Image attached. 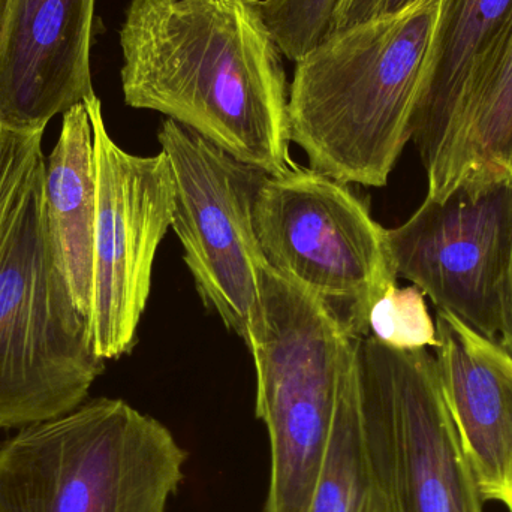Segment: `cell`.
Segmentation results:
<instances>
[{
    "instance_id": "ffe728a7",
    "label": "cell",
    "mask_w": 512,
    "mask_h": 512,
    "mask_svg": "<svg viewBox=\"0 0 512 512\" xmlns=\"http://www.w3.org/2000/svg\"><path fill=\"white\" fill-rule=\"evenodd\" d=\"M415 2L418 0H340L331 20L330 33L348 29L381 15L394 14Z\"/></svg>"
},
{
    "instance_id": "ac0fdd59",
    "label": "cell",
    "mask_w": 512,
    "mask_h": 512,
    "mask_svg": "<svg viewBox=\"0 0 512 512\" xmlns=\"http://www.w3.org/2000/svg\"><path fill=\"white\" fill-rule=\"evenodd\" d=\"M370 336L394 349L436 348V324L417 286L394 285L373 304L369 316Z\"/></svg>"
},
{
    "instance_id": "ba28073f",
    "label": "cell",
    "mask_w": 512,
    "mask_h": 512,
    "mask_svg": "<svg viewBox=\"0 0 512 512\" xmlns=\"http://www.w3.org/2000/svg\"><path fill=\"white\" fill-rule=\"evenodd\" d=\"M158 140L173 179L171 227L198 294L248 346L261 319L267 262L256 239L254 209L267 174L171 119L162 123Z\"/></svg>"
},
{
    "instance_id": "7a4b0ae2",
    "label": "cell",
    "mask_w": 512,
    "mask_h": 512,
    "mask_svg": "<svg viewBox=\"0 0 512 512\" xmlns=\"http://www.w3.org/2000/svg\"><path fill=\"white\" fill-rule=\"evenodd\" d=\"M442 0L330 33L295 62L291 143L345 185H387L420 101Z\"/></svg>"
},
{
    "instance_id": "7402d4cb",
    "label": "cell",
    "mask_w": 512,
    "mask_h": 512,
    "mask_svg": "<svg viewBox=\"0 0 512 512\" xmlns=\"http://www.w3.org/2000/svg\"><path fill=\"white\" fill-rule=\"evenodd\" d=\"M9 8H11V0H0V51L5 38L6 24H8Z\"/></svg>"
},
{
    "instance_id": "5bb4252c",
    "label": "cell",
    "mask_w": 512,
    "mask_h": 512,
    "mask_svg": "<svg viewBox=\"0 0 512 512\" xmlns=\"http://www.w3.org/2000/svg\"><path fill=\"white\" fill-rule=\"evenodd\" d=\"M44 197L57 265L75 307L87 319L92 300L96 173L92 122L84 102L63 113L59 140L45 159Z\"/></svg>"
},
{
    "instance_id": "9c48e42d",
    "label": "cell",
    "mask_w": 512,
    "mask_h": 512,
    "mask_svg": "<svg viewBox=\"0 0 512 512\" xmlns=\"http://www.w3.org/2000/svg\"><path fill=\"white\" fill-rule=\"evenodd\" d=\"M84 105L92 122L96 173L87 324L96 355L117 360L137 342L156 252L173 222V179L164 153L135 156L114 143L98 96H90Z\"/></svg>"
},
{
    "instance_id": "5b68a950",
    "label": "cell",
    "mask_w": 512,
    "mask_h": 512,
    "mask_svg": "<svg viewBox=\"0 0 512 512\" xmlns=\"http://www.w3.org/2000/svg\"><path fill=\"white\" fill-rule=\"evenodd\" d=\"M104 370L54 256L42 173L0 254V429L74 411Z\"/></svg>"
},
{
    "instance_id": "8992f818",
    "label": "cell",
    "mask_w": 512,
    "mask_h": 512,
    "mask_svg": "<svg viewBox=\"0 0 512 512\" xmlns=\"http://www.w3.org/2000/svg\"><path fill=\"white\" fill-rule=\"evenodd\" d=\"M254 224L271 270L321 303L346 333L370 336V310L397 285V273L387 230L348 185L298 165L267 174Z\"/></svg>"
},
{
    "instance_id": "d6986e66",
    "label": "cell",
    "mask_w": 512,
    "mask_h": 512,
    "mask_svg": "<svg viewBox=\"0 0 512 512\" xmlns=\"http://www.w3.org/2000/svg\"><path fill=\"white\" fill-rule=\"evenodd\" d=\"M340 0H255L283 57L298 62L327 38Z\"/></svg>"
},
{
    "instance_id": "2e32d148",
    "label": "cell",
    "mask_w": 512,
    "mask_h": 512,
    "mask_svg": "<svg viewBox=\"0 0 512 512\" xmlns=\"http://www.w3.org/2000/svg\"><path fill=\"white\" fill-rule=\"evenodd\" d=\"M307 512H387L361 420L355 339Z\"/></svg>"
},
{
    "instance_id": "8fae6325",
    "label": "cell",
    "mask_w": 512,
    "mask_h": 512,
    "mask_svg": "<svg viewBox=\"0 0 512 512\" xmlns=\"http://www.w3.org/2000/svg\"><path fill=\"white\" fill-rule=\"evenodd\" d=\"M96 0H11L0 51V122L42 129L95 95Z\"/></svg>"
},
{
    "instance_id": "277c9868",
    "label": "cell",
    "mask_w": 512,
    "mask_h": 512,
    "mask_svg": "<svg viewBox=\"0 0 512 512\" xmlns=\"http://www.w3.org/2000/svg\"><path fill=\"white\" fill-rule=\"evenodd\" d=\"M354 339L321 303L271 270L261 273V319L249 340L256 417L270 441L261 512H307Z\"/></svg>"
},
{
    "instance_id": "4fadbf2b",
    "label": "cell",
    "mask_w": 512,
    "mask_h": 512,
    "mask_svg": "<svg viewBox=\"0 0 512 512\" xmlns=\"http://www.w3.org/2000/svg\"><path fill=\"white\" fill-rule=\"evenodd\" d=\"M512 20V0H442L411 141L427 176V198L442 200L460 117L484 65Z\"/></svg>"
},
{
    "instance_id": "7c38bea8",
    "label": "cell",
    "mask_w": 512,
    "mask_h": 512,
    "mask_svg": "<svg viewBox=\"0 0 512 512\" xmlns=\"http://www.w3.org/2000/svg\"><path fill=\"white\" fill-rule=\"evenodd\" d=\"M435 324L439 375L481 498L512 512V357L445 310Z\"/></svg>"
},
{
    "instance_id": "52a82bcc",
    "label": "cell",
    "mask_w": 512,
    "mask_h": 512,
    "mask_svg": "<svg viewBox=\"0 0 512 512\" xmlns=\"http://www.w3.org/2000/svg\"><path fill=\"white\" fill-rule=\"evenodd\" d=\"M358 399L387 512H483L438 361L355 337Z\"/></svg>"
},
{
    "instance_id": "6da1fadb",
    "label": "cell",
    "mask_w": 512,
    "mask_h": 512,
    "mask_svg": "<svg viewBox=\"0 0 512 512\" xmlns=\"http://www.w3.org/2000/svg\"><path fill=\"white\" fill-rule=\"evenodd\" d=\"M119 38L126 105L268 176L297 167L283 54L255 0H131Z\"/></svg>"
},
{
    "instance_id": "e0dca14e",
    "label": "cell",
    "mask_w": 512,
    "mask_h": 512,
    "mask_svg": "<svg viewBox=\"0 0 512 512\" xmlns=\"http://www.w3.org/2000/svg\"><path fill=\"white\" fill-rule=\"evenodd\" d=\"M42 137V129H20L0 122V254L33 185L44 173Z\"/></svg>"
},
{
    "instance_id": "3957f363",
    "label": "cell",
    "mask_w": 512,
    "mask_h": 512,
    "mask_svg": "<svg viewBox=\"0 0 512 512\" xmlns=\"http://www.w3.org/2000/svg\"><path fill=\"white\" fill-rule=\"evenodd\" d=\"M188 453L120 399L18 430L0 447V512H167Z\"/></svg>"
},
{
    "instance_id": "30bf717a",
    "label": "cell",
    "mask_w": 512,
    "mask_h": 512,
    "mask_svg": "<svg viewBox=\"0 0 512 512\" xmlns=\"http://www.w3.org/2000/svg\"><path fill=\"white\" fill-rule=\"evenodd\" d=\"M385 236L397 277L411 280L436 309L499 339L512 248V182L457 188L444 200L426 197Z\"/></svg>"
},
{
    "instance_id": "44dd1931",
    "label": "cell",
    "mask_w": 512,
    "mask_h": 512,
    "mask_svg": "<svg viewBox=\"0 0 512 512\" xmlns=\"http://www.w3.org/2000/svg\"><path fill=\"white\" fill-rule=\"evenodd\" d=\"M498 340L502 348L512 357V248L507 276H505L504 291H502L501 331H499Z\"/></svg>"
},
{
    "instance_id": "9a60e30c",
    "label": "cell",
    "mask_w": 512,
    "mask_h": 512,
    "mask_svg": "<svg viewBox=\"0 0 512 512\" xmlns=\"http://www.w3.org/2000/svg\"><path fill=\"white\" fill-rule=\"evenodd\" d=\"M507 182H512V20L469 93L444 198L457 188Z\"/></svg>"
}]
</instances>
